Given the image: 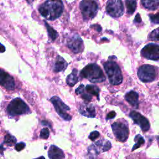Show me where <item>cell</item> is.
Returning <instances> with one entry per match:
<instances>
[{
  "instance_id": "603a6c76",
  "label": "cell",
  "mask_w": 159,
  "mask_h": 159,
  "mask_svg": "<svg viewBox=\"0 0 159 159\" xmlns=\"http://www.w3.org/2000/svg\"><path fill=\"white\" fill-rule=\"evenodd\" d=\"M45 26L47 27V32H48V35L49 37H50V39L52 40H55L56 39V38L58 37V33L57 32L54 30L51 26H50L47 22L45 21Z\"/></svg>"
},
{
  "instance_id": "4dcf8cb0",
  "label": "cell",
  "mask_w": 159,
  "mask_h": 159,
  "mask_svg": "<svg viewBox=\"0 0 159 159\" xmlns=\"http://www.w3.org/2000/svg\"><path fill=\"white\" fill-rule=\"evenodd\" d=\"M116 116V112L114 111H111L110 112H109L107 114V116H106V119L107 120H109V119H113Z\"/></svg>"
},
{
  "instance_id": "ffe728a7",
  "label": "cell",
  "mask_w": 159,
  "mask_h": 159,
  "mask_svg": "<svg viewBox=\"0 0 159 159\" xmlns=\"http://www.w3.org/2000/svg\"><path fill=\"white\" fill-rule=\"evenodd\" d=\"M75 93L77 94H80L85 101L89 102L91 99V96L85 93V88L83 84H80L75 90Z\"/></svg>"
},
{
  "instance_id": "484cf974",
  "label": "cell",
  "mask_w": 159,
  "mask_h": 159,
  "mask_svg": "<svg viewBox=\"0 0 159 159\" xmlns=\"http://www.w3.org/2000/svg\"><path fill=\"white\" fill-rule=\"evenodd\" d=\"M4 142L7 144L12 145L16 142V139L14 136L10 134H7L4 137Z\"/></svg>"
},
{
  "instance_id": "d4e9b609",
  "label": "cell",
  "mask_w": 159,
  "mask_h": 159,
  "mask_svg": "<svg viewBox=\"0 0 159 159\" xmlns=\"http://www.w3.org/2000/svg\"><path fill=\"white\" fill-rule=\"evenodd\" d=\"M148 39L154 41H159V28L154 29L149 35Z\"/></svg>"
},
{
  "instance_id": "6da1fadb",
  "label": "cell",
  "mask_w": 159,
  "mask_h": 159,
  "mask_svg": "<svg viewBox=\"0 0 159 159\" xmlns=\"http://www.w3.org/2000/svg\"><path fill=\"white\" fill-rule=\"evenodd\" d=\"M63 9L61 1H47L39 7V11L45 19L53 20L61 15Z\"/></svg>"
},
{
  "instance_id": "9c48e42d",
  "label": "cell",
  "mask_w": 159,
  "mask_h": 159,
  "mask_svg": "<svg viewBox=\"0 0 159 159\" xmlns=\"http://www.w3.org/2000/svg\"><path fill=\"white\" fill-rule=\"evenodd\" d=\"M112 129L113 133L116 139L120 142H125L129 136V129L126 124L116 122L112 124Z\"/></svg>"
},
{
  "instance_id": "836d02e7",
  "label": "cell",
  "mask_w": 159,
  "mask_h": 159,
  "mask_svg": "<svg viewBox=\"0 0 159 159\" xmlns=\"http://www.w3.org/2000/svg\"><path fill=\"white\" fill-rule=\"evenodd\" d=\"M35 159H45V158L43 157H39L37 158H35Z\"/></svg>"
},
{
  "instance_id": "f1b7e54d",
  "label": "cell",
  "mask_w": 159,
  "mask_h": 159,
  "mask_svg": "<svg viewBox=\"0 0 159 159\" xmlns=\"http://www.w3.org/2000/svg\"><path fill=\"white\" fill-rule=\"evenodd\" d=\"M99 136V132L98 131H93L91 132V134L89 135V138L90 140L94 141L95 139H96Z\"/></svg>"
},
{
  "instance_id": "d6986e66",
  "label": "cell",
  "mask_w": 159,
  "mask_h": 159,
  "mask_svg": "<svg viewBox=\"0 0 159 159\" xmlns=\"http://www.w3.org/2000/svg\"><path fill=\"white\" fill-rule=\"evenodd\" d=\"M141 3L143 6V7L150 10L154 11L159 7V1L158 0H143L141 1Z\"/></svg>"
},
{
  "instance_id": "2e32d148",
  "label": "cell",
  "mask_w": 159,
  "mask_h": 159,
  "mask_svg": "<svg viewBox=\"0 0 159 159\" xmlns=\"http://www.w3.org/2000/svg\"><path fill=\"white\" fill-rule=\"evenodd\" d=\"M125 99L131 106L135 107H138L139 94L137 93L134 91H130L125 94Z\"/></svg>"
},
{
  "instance_id": "8fae6325",
  "label": "cell",
  "mask_w": 159,
  "mask_h": 159,
  "mask_svg": "<svg viewBox=\"0 0 159 159\" xmlns=\"http://www.w3.org/2000/svg\"><path fill=\"white\" fill-rule=\"evenodd\" d=\"M67 46L75 53L82 52L84 48L83 40L78 34L72 35V36L68 39Z\"/></svg>"
},
{
  "instance_id": "83f0119b",
  "label": "cell",
  "mask_w": 159,
  "mask_h": 159,
  "mask_svg": "<svg viewBox=\"0 0 159 159\" xmlns=\"http://www.w3.org/2000/svg\"><path fill=\"white\" fill-rule=\"evenodd\" d=\"M149 17L151 21L155 24H159V12L153 14H149Z\"/></svg>"
},
{
  "instance_id": "7a4b0ae2",
  "label": "cell",
  "mask_w": 159,
  "mask_h": 159,
  "mask_svg": "<svg viewBox=\"0 0 159 159\" xmlns=\"http://www.w3.org/2000/svg\"><path fill=\"white\" fill-rule=\"evenodd\" d=\"M80 76L86 78L93 83H101L106 80V76L101 68L95 63L89 64L80 72Z\"/></svg>"
},
{
  "instance_id": "5b68a950",
  "label": "cell",
  "mask_w": 159,
  "mask_h": 159,
  "mask_svg": "<svg viewBox=\"0 0 159 159\" xmlns=\"http://www.w3.org/2000/svg\"><path fill=\"white\" fill-rule=\"evenodd\" d=\"M7 111L11 116L20 115L29 112L27 105L20 98L12 99L7 107Z\"/></svg>"
},
{
  "instance_id": "3957f363",
  "label": "cell",
  "mask_w": 159,
  "mask_h": 159,
  "mask_svg": "<svg viewBox=\"0 0 159 159\" xmlns=\"http://www.w3.org/2000/svg\"><path fill=\"white\" fill-rule=\"evenodd\" d=\"M104 68L111 84L117 85L122 81V75L119 65L114 61H109L104 63Z\"/></svg>"
},
{
  "instance_id": "8992f818",
  "label": "cell",
  "mask_w": 159,
  "mask_h": 159,
  "mask_svg": "<svg viewBox=\"0 0 159 159\" xmlns=\"http://www.w3.org/2000/svg\"><path fill=\"white\" fill-rule=\"evenodd\" d=\"M138 77L139 79L144 82H151L155 80L157 76V68L150 65H142L137 71Z\"/></svg>"
},
{
  "instance_id": "30bf717a",
  "label": "cell",
  "mask_w": 159,
  "mask_h": 159,
  "mask_svg": "<svg viewBox=\"0 0 159 159\" xmlns=\"http://www.w3.org/2000/svg\"><path fill=\"white\" fill-rule=\"evenodd\" d=\"M142 57L152 60H159V45L148 43L141 50Z\"/></svg>"
},
{
  "instance_id": "4316f807",
  "label": "cell",
  "mask_w": 159,
  "mask_h": 159,
  "mask_svg": "<svg viewBox=\"0 0 159 159\" xmlns=\"http://www.w3.org/2000/svg\"><path fill=\"white\" fill-rule=\"evenodd\" d=\"M49 136V130L47 128H43L42 129L40 134V137L41 139H47Z\"/></svg>"
},
{
  "instance_id": "7402d4cb",
  "label": "cell",
  "mask_w": 159,
  "mask_h": 159,
  "mask_svg": "<svg viewBox=\"0 0 159 159\" xmlns=\"http://www.w3.org/2000/svg\"><path fill=\"white\" fill-rule=\"evenodd\" d=\"M126 7H127V12L129 14H132L135 11L137 7V2L135 1H130L127 0L125 1Z\"/></svg>"
},
{
  "instance_id": "ac0fdd59",
  "label": "cell",
  "mask_w": 159,
  "mask_h": 159,
  "mask_svg": "<svg viewBox=\"0 0 159 159\" xmlns=\"http://www.w3.org/2000/svg\"><path fill=\"white\" fill-rule=\"evenodd\" d=\"M77 73H78V70L76 69H73L71 73H70L67 76L66 82L70 86H73L78 81Z\"/></svg>"
},
{
  "instance_id": "e0dca14e",
  "label": "cell",
  "mask_w": 159,
  "mask_h": 159,
  "mask_svg": "<svg viewBox=\"0 0 159 159\" xmlns=\"http://www.w3.org/2000/svg\"><path fill=\"white\" fill-rule=\"evenodd\" d=\"M67 66H68L67 62L60 56H57L53 70L55 72L63 71L66 68Z\"/></svg>"
},
{
  "instance_id": "cb8c5ba5",
  "label": "cell",
  "mask_w": 159,
  "mask_h": 159,
  "mask_svg": "<svg viewBox=\"0 0 159 159\" xmlns=\"http://www.w3.org/2000/svg\"><path fill=\"white\" fill-rule=\"evenodd\" d=\"M134 140L136 142V143H135V144L134 145V147H133V148H132V151L134 150H135V149H137V148H139V147H140L142 145H143V144L144 143V142H145V140H144L143 138L140 134H138L137 135L135 136Z\"/></svg>"
},
{
  "instance_id": "52a82bcc",
  "label": "cell",
  "mask_w": 159,
  "mask_h": 159,
  "mask_svg": "<svg viewBox=\"0 0 159 159\" xmlns=\"http://www.w3.org/2000/svg\"><path fill=\"white\" fill-rule=\"evenodd\" d=\"M106 9L107 13L113 17H119L124 12L123 3L119 0L108 1Z\"/></svg>"
},
{
  "instance_id": "5bb4252c",
  "label": "cell",
  "mask_w": 159,
  "mask_h": 159,
  "mask_svg": "<svg viewBox=\"0 0 159 159\" xmlns=\"http://www.w3.org/2000/svg\"><path fill=\"white\" fill-rule=\"evenodd\" d=\"M80 113L86 117L93 118L96 116V111L92 104H82L79 109Z\"/></svg>"
},
{
  "instance_id": "d6a6232c",
  "label": "cell",
  "mask_w": 159,
  "mask_h": 159,
  "mask_svg": "<svg viewBox=\"0 0 159 159\" xmlns=\"http://www.w3.org/2000/svg\"><path fill=\"white\" fill-rule=\"evenodd\" d=\"M6 50V48H5V47L2 45L1 43H0V53H2V52H4Z\"/></svg>"
},
{
  "instance_id": "f546056e",
  "label": "cell",
  "mask_w": 159,
  "mask_h": 159,
  "mask_svg": "<svg viewBox=\"0 0 159 159\" xmlns=\"http://www.w3.org/2000/svg\"><path fill=\"white\" fill-rule=\"evenodd\" d=\"M25 143H23V142H20V143H17L15 146V148L17 151H20L22 150V149H24L25 148Z\"/></svg>"
},
{
  "instance_id": "7c38bea8",
  "label": "cell",
  "mask_w": 159,
  "mask_h": 159,
  "mask_svg": "<svg viewBox=\"0 0 159 159\" xmlns=\"http://www.w3.org/2000/svg\"><path fill=\"white\" fill-rule=\"evenodd\" d=\"M130 117L133 119L134 122L139 125L143 131H147L150 128V124L147 118L135 111L130 113Z\"/></svg>"
},
{
  "instance_id": "4fadbf2b",
  "label": "cell",
  "mask_w": 159,
  "mask_h": 159,
  "mask_svg": "<svg viewBox=\"0 0 159 159\" xmlns=\"http://www.w3.org/2000/svg\"><path fill=\"white\" fill-rule=\"evenodd\" d=\"M0 84L9 90L14 89L15 86L13 78L2 69H0Z\"/></svg>"
},
{
  "instance_id": "9a60e30c",
  "label": "cell",
  "mask_w": 159,
  "mask_h": 159,
  "mask_svg": "<svg viewBox=\"0 0 159 159\" xmlns=\"http://www.w3.org/2000/svg\"><path fill=\"white\" fill-rule=\"evenodd\" d=\"M48 155L50 159H63L65 157L63 151L55 145L50 146Z\"/></svg>"
},
{
  "instance_id": "ba28073f",
  "label": "cell",
  "mask_w": 159,
  "mask_h": 159,
  "mask_svg": "<svg viewBox=\"0 0 159 159\" xmlns=\"http://www.w3.org/2000/svg\"><path fill=\"white\" fill-rule=\"evenodd\" d=\"M51 102L53 104V106L58 114V115L65 120H70L71 117L66 113L67 111L70 110V107L66 105L60 98L57 96H53L50 99Z\"/></svg>"
},
{
  "instance_id": "1f68e13d",
  "label": "cell",
  "mask_w": 159,
  "mask_h": 159,
  "mask_svg": "<svg viewBox=\"0 0 159 159\" xmlns=\"http://www.w3.org/2000/svg\"><path fill=\"white\" fill-rule=\"evenodd\" d=\"M141 22V18L139 15V14H137L134 19V22L135 23H140Z\"/></svg>"
},
{
  "instance_id": "44dd1931",
  "label": "cell",
  "mask_w": 159,
  "mask_h": 159,
  "mask_svg": "<svg viewBox=\"0 0 159 159\" xmlns=\"http://www.w3.org/2000/svg\"><path fill=\"white\" fill-rule=\"evenodd\" d=\"M85 91L89 94V95H93L98 98V100L99 99V88L96 85L93 84H88L85 87Z\"/></svg>"
},
{
  "instance_id": "277c9868",
  "label": "cell",
  "mask_w": 159,
  "mask_h": 159,
  "mask_svg": "<svg viewBox=\"0 0 159 159\" xmlns=\"http://www.w3.org/2000/svg\"><path fill=\"white\" fill-rule=\"evenodd\" d=\"M80 8L84 20L93 19L98 10V4L94 1H82L80 3Z\"/></svg>"
}]
</instances>
